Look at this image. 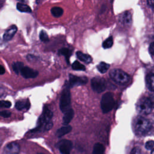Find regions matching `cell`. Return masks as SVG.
Segmentation results:
<instances>
[{
  "instance_id": "cell-1",
  "label": "cell",
  "mask_w": 154,
  "mask_h": 154,
  "mask_svg": "<svg viewBox=\"0 0 154 154\" xmlns=\"http://www.w3.org/2000/svg\"><path fill=\"white\" fill-rule=\"evenodd\" d=\"M134 132L138 135H145L149 132L152 128L150 121L143 116L137 117L133 123Z\"/></svg>"
},
{
  "instance_id": "cell-2",
  "label": "cell",
  "mask_w": 154,
  "mask_h": 154,
  "mask_svg": "<svg viewBox=\"0 0 154 154\" xmlns=\"http://www.w3.org/2000/svg\"><path fill=\"white\" fill-rule=\"evenodd\" d=\"M111 79L116 84L119 85H126L131 82V76L119 69H114L109 72Z\"/></svg>"
},
{
  "instance_id": "cell-3",
  "label": "cell",
  "mask_w": 154,
  "mask_h": 154,
  "mask_svg": "<svg viewBox=\"0 0 154 154\" xmlns=\"http://www.w3.org/2000/svg\"><path fill=\"white\" fill-rule=\"evenodd\" d=\"M136 111L140 115H147L151 113L153 109V103L146 97L140 99L136 103Z\"/></svg>"
},
{
  "instance_id": "cell-4",
  "label": "cell",
  "mask_w": 154,
  "mask_h": 154,
  "mask_svg": "<svg viewBox=\"0 0 154 154\" xmlns=\"http://www.w3.org/2000/svg\"><path fill=\"white\" fill-rule=\"evenodd\" d=\"M52 116V112L47 106H45L43 109V112L38 119L37 126L35 129H34L32 132L40 131V130L44 131L45 125H46V123L51 121Z\"/></svg>"
},
{
  "instance_id": "cell-5",
  "label": "cell",
  "mask_w": 154,
  "mask_h": 154,
  "mask_svg": "<svg viewBox=\"0 0 154 154\" xmlns=\"http://www.w3.org/2000/svg\"><path fill=\"white\" fill-rule=\"evenodd\" d=\"M115 102L114 95L111 92L105 93L101 99L100 107L103 113H107L111 111L114 106Z\"/></svg>"
},
{
  "instance_id": "cell-6",
  "label": "cell",
  "mask_w": 154,
  "mask_h": 154,
  "mask_svg": "<svg viewBox=\"0 0 154 154\" xmlns=\"http://www.w3.org/2000/svg\"><path fill=\"white\" fill-rule=\"evenodd\" d=\"M71 105V95L69 88L66 87L62 91L60 100V108L64 113L66 111L70 108Z\"/></svg>"
},
{
  "instance_id": "cell-7",
  "label": "cell",
  "mask_w": 154,
  "mask_h": 154,
  "mask_svg": "<svg viewBox=\"0 0 154 154\" xmlns=\"http://www.w3.org/2000/svg\"><path fill=\"white\" fill-rule=\"evenodd\" d=\"M91 85L93 91L100 93L105 91L106 88L105 80L102 77L95 76L91 80Z\"/></svg>"
},
{
  "instance_id": "cell-8",
  "label": "cell",
  "mask_w": 154,
  "mask_h": 154,
  "mask_svg": "<svg viewBox=\"0 0 154 154\" xmlns=\"http://www.w3.org/2000/svg\"><path fill=\"white\" fill-rule=\"evenodd\" d=\"M88 81V79L85 76H77L72 74H69V80L68 82H66V86L68 88L73 87L85 84Z\"/></svg>"
},
{
  "instance_id": "cell-9",
  "label": "cell",
  "mask_w": 154,
  "mask_h": 154,
  "mask_svg": "<svg viewBox=\"0 0 154 154\" xmlns=\"http://www.w3.org/2000/svg\"><path fill=\"white\" fill-rule=\"evenodd\" d=\"M60 152L62 154H69L70 153L73 145L70 140L64 139L60 141L56 145Z\"/></svg>"
},
{
  "instance_id": "cell-10",
  "label": "cell",
  "mask_w": 154,
  "mask_h": 154,
  "mask_svg": "<svg viewBox=\"0 0 154 154\" xmlns=\"http://www.w3.org/2000/svg\"><path fill=\"white\" fill-rule=\"evenodd\" d=\"M20 73L24 78H35L38 74V71L28 66H23L20 70Z\"/></svg>"
},
{
  "instance_id": "cell-11",
  "label": "cell",
  "mask_w": 154,
  "mask_h": 154,
  "mask_svg": "<svg viewBox=\"0 0 154 154\" xmlns=\"http://www.w3.org/2000/svg\"><path fill=\"white\" fill-rule=\"evenodd\" d=\"M20 152V146L16 142H11L7 144L4 147V153L16 154Z\"/></svg>"
},
{
  "instance_id": "cell-12",
  "label": "cell",
  "mask_w": 154,
  "mask_h": 154,
  "mask_svg": "<svg viewBox=\"0 0 154 154\" xmlns=\"http://www.w3.org/2000/svg\"><path fill=\"white\" fill-rule=\"evenodd\" d=\"M120 22L125 25H130L132 23V14L130 11H126L120 14L119 17Z\"/></svg>"
},
{
  "instance_id": "cell-13",
  "label": "cell",
  "mask_w": 154,
  "mask_h": 154,
  "mask_svg": "<svg viewBox=\"0 0 154 154\" xmlns=\"http://www.w3.org/2000/svg\"><path fill=\"white\" fill-rule=\"evenodd\" d=\"M17 31V28L16 25H13L11 26L4 34L3 35V39L5 41H9L12 39L14 37V34Z\"/></svg>"
},
{
  "instance_id": "cell-14",
  "label": "cell",
  "mask_w": 154,
  "mask_h": 154,
  "mask_svg": "<svg viewBox=\"0 0 154 154\" xmlns=\"http://www.w3.org/2000/svg\"><path fill=\"white\" fill-rule=\"evenodd\" d=\"M74 116V111L72 108H70L64 112V116L63 117V125H67L72 120Z\"/></svg>"
},
{
  "instance_id": "cell-15",
  "label": "cell",
  "mask_w": 154,
  "mask_h": 154,
  "mask_svg": "<svg viewBox=\"0 0 154 154\" xmlns=\"http://www.w3.org/2000/svg\"><path fill=\"white\" fill-rule=\"evenodd\" d=\"M15 107L19 111L28 110L30 107L29 101L28 100L17 101L15 104Z\"/></svg>"
},
{
  "instance_id": "cell-16",
  "label": "cell",
  "mask_w": 154,
  "mask_h": 154,
  "mask_svg": "<svg viewBox=\"0 0 154 154\" xmlns=\"http://www.w3.org/2000/svg\"><path fill=\"white\" fill-rule=\"evenodd\" d=\"M76 55L79 60H80L82 62L87 63V64L90 63L93 60V59L90 55L86 54H84L83 52H82L81 51L76 52Z\"/></svg>"
},
{
  "instance_id": "cell-17",
  "label": "cell",
  "mask_w": 154,
  "mask_h": 154,
  "mask_svg": "<svg viewBox=\"0 0 154 154\" xmlns=\"http://www.w3.org/2000/svg\"><path fill=\"white\" fill-rule=\"evenodd\" d=\"M153 78L154 75L153 73H150L147 74L146 76V84L150 91H153L154 87H153Z\"/></svg>"
},
{
  "instance_id": "cell-18",
  "label": "cell",
  "mask_w": 154,
  "mask_h": 154,
  "mask_svg": "<svg viewBox=\"0 0 154 154\" xmlns=\"http://www.w3.org/2000/svg\"><path fill=\"white\" fill-rule=\"evenodd\" d=\"M72 126L70 125H64V126H62L61 128L57 129L56 132V135L58 137H61L64 135L69 133L72 131Z\"/></svg>"
},
{
  "instance_id": "cell-19",
  "label": "cell",
  "mask_w": 154,
  "mask_h": 154,
  "mask_svg": "<svg viewBox=\"0 0 154 154\" xmlns=\"http://www.w3.org/2000/svg\"><path fill=\"white\" fill-rule=\"evenodd\" d=\"M58 52L59 55L65 57L67 63L69 64V59H70V57L72 55V51L70 49L66 48H61L60 49H59Z\"/></svg>"
},
{
  "instance_id": "cell-20",
  "label": "cell",
  "mask_w": 154,
  "mask_h": 154,
  "mask_svg": "<svg viewBox=\"0 0 154 154\" xmlns=\"http://www.w3.org/2000/svg\"><path fill=\"white\" fill-rule=\"evenodd\" d=\"M16 8L17 9V10H19L20 12H23V13H31L32 10L30 8V7L24 3H20V2H18L16 5Z\"/></svg>"
},
{
  "instance_id": "cell-21",
  "label": "cell",
  "mask_w": 154,
  "mask_h": 154,
  "mask_svg": "<svg viewBox=\"0 0 154 154\" xmlns=\"http://www.w3.org/2000/svg\"><path fill=\"white\" fill-rule=\"evenodd\" d=\"M105 152V147L101 143H96L93 147V154H102Z\"/></svg>"
},
{
  "instance_id": "cell-22",
  "label": "cell",
  "mask_w": 154,
  "mask_h": 154,
  "mask_svg": "<svg viewBox=\"0 0 154 154\" xmlns=\"http://www.w3.org/2000/svg\"><path fill=\"white\" fill-rule=\"evenodd\" d=\"M51 14L55 17H59L62 16L63 13V10L62 8L59 7H52L51 10Z\"/></svg>"
},
{
  "instance_id": "cell-23",
  "label": "cell",
  "mask_w": 154,
  "mask_h": 154,
  "mask_svg": "<svg viewBox=\"0 0 154 154\" xmlns=\"http://www.w3.org/2000/svg\"><path fill=\"white\" fill-rule=\"evenodd\" d=\"M109 64L102 61L100 62L97 66V70L101 73H105V72H107V70L109 69Z\"/></svg>"
},
{
  "instance_id": "cell-24",
  "label": "cell",
  "mask_w": 154,
  "mask_h": 154,
  "mask_svg": "<svg viewBox=\"0 0 154 154\" xmlns=\"http://www.w3.org/2000/svg\"><path fill=\"white\" fill-rule=\"evenodd\" d=\"M24 66L23 63L22 62H20V61H17V62H14L12 64V69L13 70V71L16 73V74H19L20 72V70L22 69V68Z\"/></svg>"
},
{
  "instance_id": "cell-25",
  "label": "cell",
  "mask_w": 154,
  "mask_h": 154,
  "mask_svg": "<svg viewBox=\"0 0 154 154\" xmlns=\"http://www.w3.org/2000/svg\"><path fill=\"white\" fill-rule=\"evenodd\" d=\"M72 69L75 70H82L84 71L85 70V67L81 64L79 61H75L73 64H72Z\"/></svg>"
},
{
  "instance_id": "cell-26",
  "label": "cell",
  "mask_w": 154,
  "mask_h": 154,
  "mask_svg": "<svg viewBox=\"0 0 154 154\" xmlns=\"http://www.w3.org/2000/svg\"><path fill=\"white\" fill-rule=\"evenodd\" d=\"M113 45V38L112 36L109 37L102 43V47L104 49H109L112 47Z\"/></svg>"
},
{
  "instance_id": "cell-27",
  "label": "cell",
  "mask_w": 154,
  "mask_h": 154,
  "mask_svg": "<svg viewBox=\"0 0 154 154\" xmlns=\"http://www.w3.org/2000/svg\"><path fill=\"white\" fill-rule=\"evenodd\" d=\"M39 37L41 41L43 42H47L49 41V37L46 33V32L44 30H42L39 34Z\"/></svg>"
},
{
  "instance_id": "cell-28",
  "label": "cell",
  "mask_w": 154,
  "mask_h": 154,
  "mask_svg": "<svg viewBox=\"0 0 154 154\" xmlns=\"http://www.w3.org/2000/svg\"><path fill=\"white\" fill-rule=\"evenodd\" d=\"M154 147V141L153 140L148 141L145 144V148L147 150H153Z\"/></svg>"
},
{
  "instance_id": "cell-29",
  "label": "cell",
  "mask_w": 154,
  "mask_h": 154,
  "mask_svg": "<svg viewBox=\"0 0 154 154\" xmlns=\"http://www.w3.org/2000/svg\"><path fill=\"white\" fill-rule=\"evenodd\" d=\"M11 105V103L8 100H0V108H10Z\"/></svg>"
},
{
  "instance_id": "cell-30",
  "label": "cell",
  "mask_w": 154,
  "mask_h": 154,
  "mask_svg": "<svg viewBox=\"0 0 154 154\" xmlns=\"http://www.w3.org/2000/svg\"><path fill=\"white\" fill-rule=\"evenodd\" d=\"M0 116L1 117H2L7 118V117H10L11 112L10 111H7V110L1 111H0Z\"/></svg>"
},
{
  "instance_id": "cell-31",
  "label": "cell",
  "mask_w": 154,
  "mask_h": 154,
  "mask_svg": "<svg viewBox=\"0 0 154 154\" xmlns=\"http://www.w3.org/2000/svg\"><path fill=\"white\" fill-rule=\"evenodd\" d=\"M149 52L152 56L154 54V43L152 42L149 47Z\"/></svg>"
},
{
  "instance_id": "cell-32",
  "label": "cell",
  "mask_w": 154,
  "mask_h": 154,
  "mask_svg": "<svg viewBox=\"0 0 154 154\" xmlns=\"http://www.w3.org/2000/svg\"><path fill=\"white\" fill-rule=\"evenodd\" d=\"M141 153V149L138 147H134L131 152V153H134V154H139V153Z\"/></svg>"
},
{
  "instance_id": "cell-33",
  "label": "cell",
  "mask_w": 154,
  "mask_h": 154,
  "mask_svg": "<svg viewBox=\"0 0 154 154\" xmlns=\"http://www.w3.org/2000/svg\"><path fill=\"white\" fill-rule=\"evenodd\" d=\"M153 4H154L153 0H147V4L150 8H153Z\"/></svg>"
},
{
  "instance_id": "cell-34",
  "label": "cell",
  "mask_w": 154,
  "mask_h": 154,
  "mask_svg": "<svg viewBox=\"0 0 154 154\" xmlns=\"http://www.w3.org/2000/svg\"><path fill=\"white\" fill-rule=\"evenodd\" d=\"M5 73V69L4 67L0 64V75H3Z\"/></svg>"
},
{
  "instance_id": "cell-35",
  "label": "cell",
  "mask_w": 154,
  "mask_h": 154,
  "mask_svg": "<svg viewBox=\"0 0 154 154\" xmlns=\"http://www.w3.org/2000/svg\"><path fill=\"white\" fill-rule=\"evenodd\" d=\"M17 1H19L20 2H26L27 1V0H17Z\"/></svg>"
}]
</instances>
